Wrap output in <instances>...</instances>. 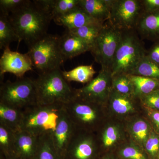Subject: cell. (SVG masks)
Here are the masks:
<instances>
[{
    "label": "cell",
    "mask_w": 159,
    "mask_h": 159,
    "mask_svg": "<svg viewBox=\"0 0 159 159\" xmlns=\"http://www.w3.org/2000/svg\"><path fill=\"white\" fill-rule=\"evenodd\" d=\"M8 17L18 37V44L24 41L29 48L48 34L53 20L51 10L40 0L29 1Z\"/></svg>",
    "instance_id": "6da1fadb"
},
{
    "label": "cell",
    "mask_w": 159,
    "mask_h": 159,
    "mask_svg": "<svg viewBox=\"0 0 159 159\" xmlns=\"http://www.w3.org/2000/svg\"><path fill=\"white\" fill-rule=\"evenodd\" d=\"M34 81L37 104H65L75 97L74 89L63 77L60 69L40 74Z\"/></svg>",
    "instance_id": "7a4b0ae2"
},
{
    "label": "cell",
    "mask_w": 159,
    "mask_h": 159,
    "mask_svg": "<svg viewBox=\"0 0 159 159\" xmlns=\"http://www.w3.org/2000/svg\"><path fill=\"white\" fill-rule=\"evenodd\" d=\"M76 129L97 133L109 118L106 106L74 97L64 105Z\"/></svg>",
    "instance_id": "3957f363"
},
{
    "label": "cell",
    "mask_w": 159,
    "mask_h": 159,
    "mask_svg": "<svg viewBox=\"0 0 159 159\" xmlns=\"http://www.w3.org/2000/svg\"><path fill=\"white\" fill-rule=\"evenodd\" d=\"M64 104H36L23 110L21 130L36 137L52 133L57 126L61 111Z\"/></svg>",
    "instance_id": "277c9868"
},
{
    "label": "cell",
    "mask_w": 159,
    "mask_h": 159,
    "mask_svg": "<svg viewBox=\"0 0 159 159\" xmlns=\"http://www.w3.org/2000/svg\"><path fill=\"white\" fill-rule=\"evenodd\" d=\"M136 30L122 31V37L115 55L112 75L130 74L147 51Z\"/></svg>",
    "instance_id": "5b68a950"
},
{
    "label": "cell",
    "mask_w": 159,
    "mask_h": 159,
    "mask_svg": "<svg viewBox=\"0 0 159 159\" xmlns=\"http://www.w3.org/2000/svg\"><path fill=\"white\" fill-rule=\"evenodd\" d=\"M59 37L47 34L29 47L27 54L39 74L60 69L66 61L60 49Z\"/></svg>",
    "instance_id": "8992f818"
},
{
    "label": "cell",
    "mask_w": 159,
    "mask_h": 159,
    "mask_svg": "<svg viewBox=\"0 0 159 159\" xmlns=\"http://www.w3.org/2000/svg\"><path fill=\"white\" fill-rule=\"evenodd\" d=\"M122 33V31L112 25L108 21L103 25L90 51L95 61L101 65V69L111 72Z\"/></svg>",
    "instance_id": "52a82bcc"
},
{
    "label": "cell",
    "mask_w": 159,
    "mask_h": 159,
    "mask_svg": "<svg viewBox=\"0 0 159 159\" xmlns=\"http://www.w3.org/2000/svg\"><path fill=\"white\" fill-rule=\"evenodd\" d=\"M0 102L21 110L37 104L34 80L23 77L15 82L7 80L2 83Z\"/></svg>",
    "instance_id": "ba28073f"
},
{
    "label": "cell",
    "mask_w": 159,
    "mask_h": 159,
    "mask_svg": "<svg viewBox=\"0 0 159 159\" xmlns=\"http://www.w3.org/2000/svg\"><path fill=\"white\" fill-rule=\"evenodd\" d=\"M143 12L142 0H112L108 21L121 31L136 30Z\"/></svg>",
    "instance_id": "9c48e42d"
},
{
    "label": "cell",
    "mask_w": 159,
    "mask_h": 159,
    "mask_svg": "<svg viewBox=\"0 0 159 159\" xmlns=\"http://www.w3.org/2000/svg\"><path fill=\"white\" fill-rule=\"evenodd\" d=\"M102 155L96 133L76 129L63 159H99Z\"/></svg>",
    "instance_id": "30bf717a"
},
{
    "label": "cell",
    "mask_w": 159,
    "mask_h": 159,
    "mask_svg": "<svg viewBox=\"0 0 159 159\" xmlns=\"http://www.w3.org/2000/svg\"><path fill=\"white\" fill-rule=\"evenodd\" d=\"M111 71L101 69L95 78L81 88L74 89L75 97L106 106L111 90Z\"/></svg>",
    "instance_id": "8fae6325"
},
{
    "label": "cell",
    "mask_w": 159,
    "mask_h": 159,
    "mask_svg": "<svg viewBox=\"0 0 159 159\" xmlns=\"http://www.w3.org/2000/svg\"><path fill=\"white\" fill-rule=\"evenodd\" d=\"M106 107L109 118L124 122L139 116L143 107L134 95L121 94L112 89Z\"/></svg>",
    "instance_id": "7c38bea8"
},
{
    "label": "cell",
    "mask_w": 159,
    "mask_h": 159,
    "mask_svg": "<svg viewBox=\"0 0 159 159\" xmlns=\"http://www.w3.org/2000/svg\"><path fill=\"white\" fill-rule=\"evenodd\" d=\"M124 122L109 117L96 133L102 154L113 152L127 140Z\"/></svg>",
    "instance_id": "4fadbf2b"
},
{
    "label": "cell",
    "mask_w": 159,
    "mask_h": 159,
    "mask_svg": "<svg viewBox=\"0 0 159 159\" xmlns=\"http://www.w3.org/2000/svg\"><path fill=\"white\" fill-rule=\"evenodd\" d=\"M0 59V76L2 78L6 73L14 74L19 79L32 70L33 65L29 54H22L17 51H11L9 48L3 50Z\"/></svg>",
    "instance_id": "5bb4252c"
},
{
    "label": "cell",
    "mask_w": 159,
    "mask_h": 159,
    "mask_svg": "<svg viewBox=\"0 0 159 159\" xmlns=\"http://www.w3.org/2000/svg\"><path fill=\"white\" fill-rule=\"evenodd\" d=\"M76 129L63 107L60 113L56 129L51 133L52 142L60 159H63Z\"/></svg>",
    "instance_id": "9a60e30c"
},
{
    "label": "cell",
    "mask_w": 159,
    "mask_h": 159,
    "mask_svg": "<svg viewBox=\"0 0 159 159\" xmlns=\"http://www.w3.org/2000/svg\"><path fill=\"white\" fill-rule=\"evenodd\" d=\"M59 47L65 60L72 59L88 51L90 52L91 49L88 43L67 30L62 36H60Z\"/></svg>",
    "instance_id": "2e32d148"
},
{
    "label": "cell",
    "mask_w": 159,
    "mask_h": 159,
    "mask_svg": "<svg viewBox=\"0 0 159 159\" xmlns=\"http://www.w3.org/2000/svg\"><path fill=\"white\" fill-rule=\"evenodd\" d=\"M136 31L142 39H159V10L144 11L139 19Z\"/></svg>",
    "instance_id": "e0dca14e"
},
{
    "label": "cell",
    "mask_w": 159,
    "mask_h": 159,
    "mask_svg": "<svg viewBox=\"0 0 159 159\" xmlns=\"http://www.w3.org/2000/svg\"><path fill=\"white\" fill-rule=\"evenodd\" d=\"M139 116L129 119L124 122V124L126 132L132 141L144 148L151 131L147 120Z\"/></svg>",
    "instance_id": "ac0fdd59"
},
{
    "label": "cell",
    "mask_w": 159,
    "mask_h": 159,
    "mask_svg": "<svg viewBox=\"0 0 159 159\" xmlns=\"http://www.w3.org/2000/svg\"><path fill=\"white\" fill-rule=\"evenodd\" d=\"M53 20L55 24L63 26L66 30L78 29L89 24H102L91 17L79 6Z\"/></svg>",
    "instance_id": "d6986e66"
},
{
    "label": "cell",
    "mask_w": 159,
    "mask_h": 159,
    "mask_svg": "<svg viewBox=\"0 0 159 159\" xmlns=\"http://www.w3.org/2000/svg\"><path fill=\"white\" fill-rule=\"evenodd\" d=\"M112 0H79L78 6L93 19L104 24L109 20Z\"/></svg>",
    "instance_id": "ffe728a7"
},
{
    "label": "cell",
    "mask_w": 159,
    "mask_h": 159,
    "mask_svg": "<svg viewBox=\"0 0 159 159\" xmlns=\"http://www.w3.org/2000/svg\"><path fill=\"white\" fill-rule=\"evenodd\" d=\"M38 137L21 130L16 133L14 157L20 159H32L38 147Z\"/></svg>",
    "instance_id": "44dd1931"
},
{
    "label": "cell",
    "mask_w": 159,
    "mask_h": 159,
    "mask_svg": "<svg viewBox=\"0 0 159 159\" xmlns=\"http://www.w3.org/2000/svg\"><path fill=\"white\" fill-rule=\"evenodd\" d=\"M22 119L23 110L0 102V124L6 125L16 133L21 131Z\"/></svg>",
    "instance_id": "7402d4cb"
},
{
    "label": "cell",
    "mask_w": 159,
    "mask_h": 159,
    "mask_svg": "<svg viewBox=\"0 0 159 159\" xmlns=\"http://www.w3.org/2000/svg\"><path fill=\"white\" fill-rule=\"evenodd\" d=\"M16 143V132L0 124V153L1 157H14Z\"/></svg>",
    "instance_id": "603a6c76"
},
{
    "label": "cell",
    "mask_w": 159,
    "mask_h": 159,
    "mask_svg": "<svg viewBox=\"0 0 159 159\" xmlns=\"http://www.w3.org/2000/svg\"><path fill=\"white\" fill-rule=\"evenodd\" d=\"M134 89V95L138 98L159 90V80L153 78L129 75Z\"/></svg>",
    "instance_id": "cb8c5ba5"
},
{
    "label": "cell",
    "mask_w": 159,
    "mask_h": 159,
    "mask_svg": "<svg viewBox=\"0 0 159 159\" xmlns=\"http://www.w3.org/2000/svg\"><path fill=\"white\" fill-rule=\"evenodd\" d=\"M96 73L93 65L79 66L71 70L61 71L63 77L68 82L75 81L82 84L90 82Z\"/></svg>",
    "instance_id": "d4e9b609"
},
{
    "label": "cell",
    "mask_w": 159,
    "mask_h": 159,
    "mask_svg": "<svg viewBox=\"0 0 159 159\" xmlns=\"http://www.w3.org/2000/svg\"><path fill=\"white\" fill-rule=\"evenodd\" d=\"M32 159H60L52 142L51 133L38 137L37 150Z\"/></svg>",
    "instance_id": "484cf974"
},
{
    "label": "cell",
    "mask_w": 159,
    "mask_h": 159,
    "mask_svg": "<svg viewBox=\"0 0 159 159\" xmlns=\"http://www.w3.org/2000/svg\"><path fill=\"white\" fill-rule=\"evenodd\" d=\"M14 41H19V39L8 16L0 14V49L9 48V45Z\"/></svg>",
    "instance_id": "4316f807"
},
{
    "label": "cell",
    "mask_w": 159,
    "mask_h": 159,
    "mask_svg": "<svg viewBox=\"0 0 159 159\" xmlns=\"http://www.w3.org/2000/svg\"><path fill=\"white\" fill-rule=\"evenodd\" d=\"M115 152L120 159H150L144 148L133 141H126Z\"/></svg>",
    "instance_id": "83f0119b"
},
{
    "label": "cell",
    "mask_w": 159,
    "mask_h": 159,
    "mask_svg": "<svg viewBox=\"0 0 159 159\" xmlns=\"http://www.w3.org/2000/svg\"><path fill=\"white\" fill-rule=\"evenodd\" d=\"M104 24H93L86 25L78 29L66 30L83 40L91 47L97 39Z\"/></svg>",
    "instance_id": "f1b7e54d"
},
{
    "label": "cell",
    "mask_w": 159,
    "mask_h": 159,
    "mask_svg": "<svg viewBox=\"0 0 159 159\" xmlns=\"http://www.w3.org/2000/svg\"><path fill=\"white\" fill-rule=\"evenodd\" d=\"M129 75L153 78L159 80V66L146 55L139 63Z\"/></svg>",
    "instance_id": "f546056e"
},
{
    "label": "cell",
    "mask_w": 159,
    "mask_h": 159,
    "mask_svg": "<svg viewBox=\"0 0 159 159\" xmlns=\"http://www.w3.org/2000/svg\"><path fill=\"white\" fill-rule=\"evenodd\" d=\"M111 86L113 89L120 93L134 95L133 84L129 74H119L112 75Z\"/></svg>",
    "instance_id": "4dcf8cb0"
},
{
    "label": "cell",
    "mask_w": 159,
    "mask_h": 159,
    "mask_svg": "<svg viewBox=\"0 0 159 159\" xmlns=\"http://www.w3.org/2000/svg\"><path fill=\"white\" fill-rule=\"evenodd\" d=\"M79 2V0H55L52 10L53 20L72 11Z\"/></svg>",
    "instance_id": "1f68e13d"
},
{
    "label": "cell",
    "mask_w": 159,
    "mask_h": 159,
    "mask_svg": "<svg viewBox=\"0 0 159 159\" xmlns=\"http://www.w3.org/2000/svg\"><path fill=\"white\" fill-rule=\"evenodd\" d=\"M29 0H1V13L9 16L25 5Z\"/></svg>",
    "instance_id": "d6a6232c"
},
{
    "label": "cell",
    "mask_w": 159,
    "mask_h": 159,
    "mask_svg": "<svg viewBox=\"0 0 159 159\" xmlns=\"http://www.w3.org/2000/svg\"><path fill=\"white\" fill-rule=\"evenodd\" d=\"M144 150L150 159H157L159 152V137L151 132L144 146Z\"/></svg>",
    "instance_id": "836d02e7"
},
{
    "label": "cell",
    "mask_w": 159,
    "mask_h": 159,
    "mask_svg": "<svg viewBox=\"0 0 159 159\" xmlns=\"http://www.w3.org/2000/svg\"><path fill=\"white\" fill-rule=\"evenodd\" d=\"M139 99L143 107L159 111V90L154 91Z\"/></svg>",
    "instance_id": "e575fe53"
},
{
    "label": "cell",
    "mask_w": 159,
    "mask_h": 159,
    "mask_svg": "<svg viewBox=\"0 0 159 159\" xmlns=\"http://www.w3.org/2000/svg\"><path fill=\"white\" fill-rule=\"evenodd\" d=\"M146 56L159 66V41L156 43L149 51L147 52Z\"/></svg>",
    "instance_id": "d590c367"
},
{
    "label": "cell",
    "mask_w": 159,
    "mask_h": 159,
    "mask_svg": "<svg viewBox=\"0 0 159 159\" xmlns=\"http://www.w3.org/2000/svg\"><path fill=\"white\" fill-rule=\"evenodd\" d=\"M142 2L144 11L159 10V0H142Z\"/></svg>",
    "instance_id": "8d00e7d4"
},
{
    "label": "cell",
    "mask_w": 159,
    "mask_h": 159,
    "mask_svg": "<svg viewBox=\"0 0 159 159\" xmlns=\"http://www.w3.org/2000/svg\"><path fill=\"white\" fill-rule=\"evenodd\" d=\"M144 108H146V111L148 117L159 130V111L145 107Z\"/></svg>",
    "instance_id": "74e56055"
},
{
    "label": "cell",
    "mask_w": 159,
    "mask_h": 159,
    "mask_svg": "<svg viewBox=\"0 0 159 159\" xmlns=\"http://www.w3.org/2000/svg\"><path fill=\"white\" fill-rule=\"evenodd\" d=\"M99 159H120L115 152L102 154Z\"/></svg>",
    "instance_id": "f35d334b"
},
{
    "label": "cell",
    "mask_w": 159,
    "mask_h": 159,
    "mask_svg": "<svg viewBox=\"0 0 159 159\" xmlns=\"http://www.w3.org/2000/svg\"><path fill=\"white\" fill-rule=\"evenodd\" d=\"M0 159H20L18 158L17 157H9L5 158V157H1Z\"/></svg>",
    "instance_id": "ab89813d"
},
{
    "label": "cell",
    "mask_w": 159,
    "mask_h": 159,
    "mask_svg": "<svg viewBox=\"0 0 159 159\" xmlns=\"http://www.w3.org/2000/svg\"><path fill=\"white\" fill-rule=\"evenodd\" d=\"M157 159H159V152L158 155Z\"/></svg>",
    "instance_id": "60d3db41"
}]
</instances>
